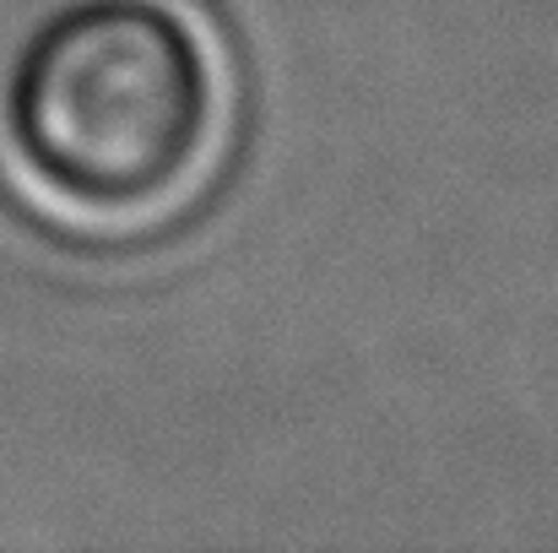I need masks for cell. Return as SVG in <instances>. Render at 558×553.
I'll use <instances>...</instances> for the list:
<instances>
[{
    "label": "cell",
    "instance_id": "cell-1",
    "mask_svg": "<svg viewBox=\"0 0 558 553\" xmlns=\"http://www.w3.org/2000/svg\"><path fill=\"white\" fill-rule=\"evenodd\" d=\"M222 104V65L190 5L54 0L5 60L0 142L49 212L136 228L211 175Z\"/></svg>",
    "mask_w": 558,
    "mask_h": 553
}]
</instances>
